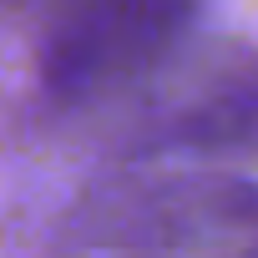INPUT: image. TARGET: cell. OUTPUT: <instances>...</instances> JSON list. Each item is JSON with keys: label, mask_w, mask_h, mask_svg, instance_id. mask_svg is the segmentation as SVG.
<instances>
[{"label": "cell", "mask_w": 258, "mask_h": 258, "mask_svg": "<svg viewBox=\"0 0 258 258\" xmlns=\"http://www.w3.org/2000/svg\"><path fill=\"white\" fill-rule=\"evenodd\" d=\"M198 0H71L41 41V81L61 101H96L152 81L187 41Z\"/></svg>", "instance_id": "2"}, {"label": "cell", "mask_w": 258, "mask_h": 258, "mask_svg": "<svg viewBox=\"0 0 258 258\" xmlns=\"http://www.w3.org/2000/svg\"><path fill=\"white\" fill-rule=\"evenodd\" d=\"M162 137L208 157H258V51L208 46L182 71H167Z\"/></svg>", "instance_id": "3"}, {"label": "cell", "mask_w": 258, "mask_h": 258, "mask_svg": "<svg viewBox=\"0 0 258 258\" xmlns=\"http://www.w3.org/2000/svg\"><path fill=\"white\" fill-rule=\"evenodd\" d=\"M71 243L132 253H258V187L233 177H147L91 192Z\"/></svg>", "instance_id": "1"}]
</instances>
